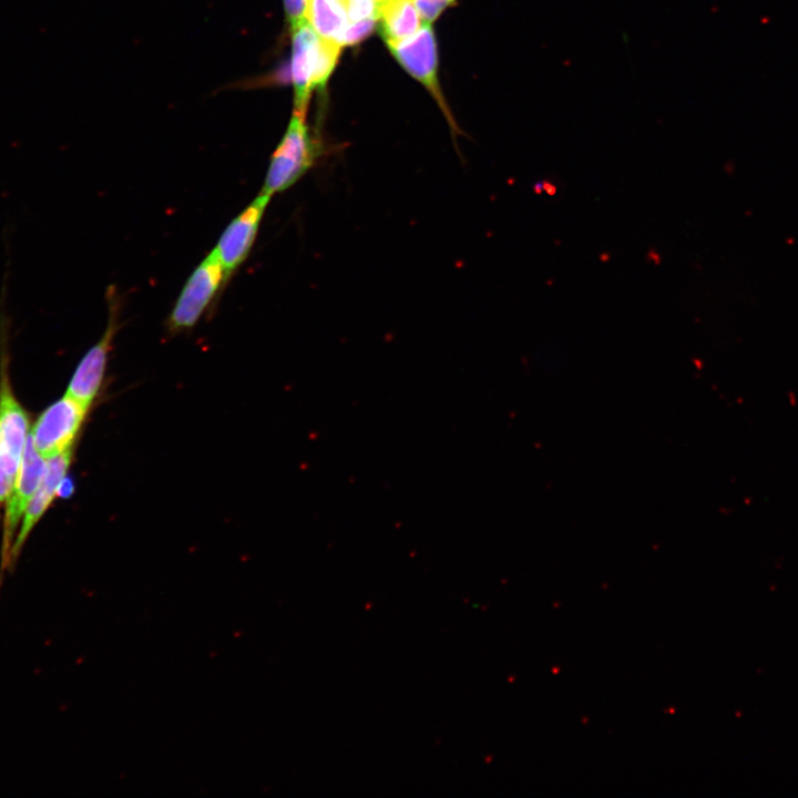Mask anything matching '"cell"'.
Instances as JSON below:
<instances>
[{
  "instance_id": "cell-1",
  "label": "cell",
  "mask_w": 798,
  "mask_h": 798,
  "mask_svg": "<svg viewBox=\"0 0 798 798\" xmlns=\"http://www.w3.org/2000/svg\"><path fill=\"white\" fill-rule=\"evenodd\" d=\"M7 284L0 298V507L13 488L28 440L27 412L13 395L8 375L10 319L6 308Z\"/></svg>"
},
{
  "instance_id": "cell-2",
  "label": "cell",
  "mask_w": 798,
  "mask_h": 798,
  "mask_svg": "<svg viewBox=\"0 0 798 798\" xmlns=\"http://www.w3.org/2000/svg\"><path fill=\"white\" fill-rule=\"evenodd\" d=\"M318 155L319 149L309 135L305 116L294 112L272 155L260 192L272 196L290 187L313 166Z\"/></svg>"
},
{
  "instance_id": "cell-3",
  "label": "cell",
  "mask_w": 798,
  "mask_h": 798,
  "mask_svg": "<svg viewBox=\"0 0 798 798\" xmlns=\"http://www.w3.org/2000/svg\"><path fill=\"white\" fill-rule=\"evenodd\" d=\"M226 280L224 267L213 249L194 269L181 290L167 318L168 330L180 332L194 327Z\"/></svg>"
},
{
  "instance_id": "cell-4",
  "label": "cell",
  "mask_w": 798,
  "mask_h": 798,
  "mask_svg": "<svg viewBox=\"0 0 798 798\" xmlns=\"http://www.w3.org/2000/svg\"><path fill=\"white\" fill-rule=\"evenodd\" d=\"M89 407L65 395L38 418L30 433L34 449L45 460L72 449Z\"/></svg>"
},
{
  "instance_id": "cell-5",
  "label": "cell",
  "mask_w": 798,
  "mask_h": 798,
  "mask_svg": "<svg viewBox=\"0 0 798 798\" xmlns=\"http://www.w3.org/2000/svg\"><path fill=\"white\" fill-rule=\"evenodd\" d=\"M109 319L100 339L84 354L78 364L65 395L90 408L104 380L108 359L119 329V300L109 289Z\"/></svg>"
},
{
  "instance_id": "cell-6",
  "label": "cell",
  "mask_w": 798,
  "mask_h": 798,
  "mask_svg": "<svg viewBox=\"0 0 798 798\" xmlns=\"http://www.w3.org/2000/svg\"><path fill=\"white\" fill-rule=\"evenodd\" d=\"M392 55L421 82L438 102L453 131L457 125L444 103L437 76V44L431 23L423 22L411 37L389 47Z\"/></svg>"
},
{
  "instance_id": "cell-7",
  "label": "cell",
  "mask_w": 798,
  "mask_h": 798,
  "mask_svg": "<svg viewBox=\"0 0 798 798\" xmlns=\"http://www.w3.org/2000/svg\"><path fill=\"white\" fill-rule=\"evenodd\" d=\"M45 466L47 460L38 453L29 437L13 488L7 500L1 550L2 569L8 565L18 524L21 523L25 509L42 479Z\"/></svg>"
},
{
  "instance_id": "cell-8",
  "label": "cell",
  "mask_w": 798,
  "mask_h": 798,
  "mask_svg": "<svg viewBox=\"0 0 798 798\" xmlns=\"http://www.w3.org/2000/svg\"><path fill=\"white\" fill-rule=\"evenodd\" d=\"M270 196L264 193L246 206L225 228L214 248L226 278L246 259L256 239L258 227Z\"/></svg>"
},
{
  "instance_id": "cell-9",
  "label": "cell",
  "mask_w": 798,
  "mask_h": 798,
  "mask_svg": "<svg viewBox=\"0 0 798 798\" xmlns=\"http://www.w3.org/2000/svg\"><path fill=\"white\" fill-rule=\"evenodd\" d=\"M72 452L73 450L69 449L47 460L42 479L25 509L19 533L11 546L8 566L14 564L30 532L62 489L71 464Z\"/></svg>"
},
{
  "instance_id": "cell-10",
  "label": "cell",
  "mask_w": 798,
  "mask_h": 798,
  "mask_svg": "<svg viewBox=\"0 0 798 798\" xmlns=\"http://www.w3.org/2000/svg\"><path fill=\"white\" fill-rule=\"evenodd\" d=\"M291 28V80L295 94V113L306 114L313 76L316 68L319 37L308 22L304 20Z\"/></svg>"
},
{
  "instance_id": "cell-11",
  "label": "cell",
  "mask_w": 798,
  "mask_h": 798,
  "mask_svg": "<svg viewBox=\"0 0 798 798\" xmlns=\"http://www.w3.org/2000/svg\"><path fill=\"white\" fill-rule=\"evenodd\" d=\"M377 21L388 47L411 37L423 23L413 0H379Z\"/></svg>"
},
{
  "instance_id": "cell-12",
  "label": "cell",
  "mask_w": 798,
  "mask_h": 798,
  "mask_svg": "<svg viewBox=\"0 0 798 798\" xmlns=\"http://www.w3.org/2000/svg\"><path fill=\"white\" fill-rule=\"evenodd\" d=\"M307 20L320 40L342 44L348 25L346 6L331 0H308Z\"/></svg>"
},
{
  "instance_id": "cell-13",
  "label": "cell",
  "mask_w": 798,
  "mask_h": 798,
  "mask_svg": "<svg viewBox=\"0 0 798 798\" xmlns=\"http://www.w3.org/2000/svg\"><path fill=\"white\" fill-rule=\"evenodd\" d=\"M340 50L341 45L338 43L319 39L317 62L313 76V90L317 88H325L326 82L337 63Z\"/></svg>"
},
{
  "instance_id": "cell-14",
  "label": "cell",
  "mask_w": 798,
  "mask_h": 798,
  "mask_svg": "<svg viewBox=\"0 0 798 798\" xmlns=\"http://www.w3.org/2000/svg\"><path fill=\"white\" fill-rule=\"evenodd\" d=\"M456 0H413L422 22H433Z\"/></svg>"
},
{
  "instance_id": "cell-15",
  "label": "cell",
  "mask_w": 798,
  "mask_h": 798,
  "mask_svg": "<svg viewBox=\"0 0 798 798\" xmlns=\"http://www.w3.org/2000/svg\"><path fill=\"white\" fill-rule=\"evenodd\" d=\"M376 21V18H367L357 22H349L342 35V44H354L362 40L371 32Z\"/></svg>"
},
{
  "instance_id": "cell-16",
  "label": "cell",
  "mask_w": 798,
  "mask_h": 798,
  "mask_svg": "<svg viewBox=\"0 0 798 798\" xmlns=\"http://www.w3.org/2000/svg\"><path fill=\"white\" fill-rule=\"evenodd\" d=\"M308 0H284L285 12L290 27L307 20Z\"/></svg>"
},
{
  "instance_id": "cell-17",
  "label": "cell",
  "mask_w": 798,
  "mask_h": 798,
  "mask_svg": "<svg viewBox=\"0 0 798 798\" xmlns=\"http://www.w3.org/2000/svg\"><path fill=\"white\" fill-rule=\"evenodd\" d=\"M378 1H379V0H377V2H378Z\"/></svg>"
}]
</instances>
